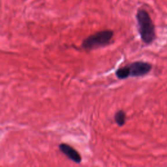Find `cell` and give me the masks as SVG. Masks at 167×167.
<instances>
[{"label":"cell","mask_w":167,"mask_h":167,"mask_svg":"<svg viewBox=\"0 0 167 167\" xmlns=\"http://www.w3.org/2000/svg\"><path fill=\"white\" fill-rule=\"evenodd\" d=\"M136 18L141 39L146 44H151L155 39V30L150 14L145 9L140 8L137 10Z\"/></svg>","instance_id":"6da1fadb"},{"label":"cell","mask_w":167,"mask_h":167,"mask_svg":"<svg viewBox=\"0 0 167 167\" xmlns=\"http://www.w3.org/2000/svg\"><path fill=\"white\" fill-rule=\"evenodd\" d=\"M152 69V65L145 61H135L126 66L121 67L116 71V77L119 80L129 77H140L148 74Z\"/></svg>","instance_id":"7a4b0ae2"},{"label":"cell","mask_w":167,"mask_h":167,"mask_svg":"<svg viewBox=\"0 0 167 167\" xmlns=\"http://www.w3.org/2000/svg\"><path fill=\"white\" fill-rule=\"evenodd\" d=\"M114 34V31L110 30L97 31L84 39L81 47L89 50L105 47L110 43Z\"/></svg>","instance_id":"3957f363"},{"label":"cell","mask_w":167,"mask_h":167,"mask_svg":"<svg viewBox=\"0 0 167 167\" xmlns=\"http://www.w3.org/2000/svg\"><path fill=\"white\" fill-rule=\"evenodd\" d=\"M59 150L68 159H69L74 163L80 164L82 162V157H81L79 152L67 144H60L59 145Z\"/></svg>","instance_id":"277c9868"},{"label":"cell","mask_w":167,"mask_h":167,"mask_svg":"<svg viewBox=\"0 0 167 167\" xmlns=\"http://www.w3.org/2000/svg\"><path fill=\"white\" fill-rule=\"evenodd\" d=\"M114 119L115 122L116 123V124L118 126H124L125 124V122H126V114L124 110H119L114 114Z\"/></svg>","instance_id":"5b68a950"}]
</instances>
